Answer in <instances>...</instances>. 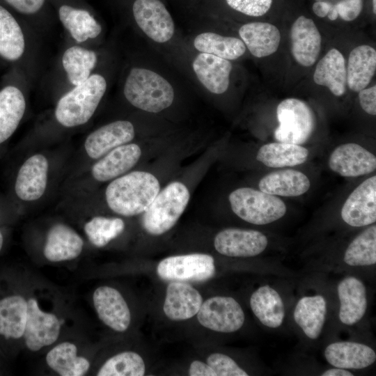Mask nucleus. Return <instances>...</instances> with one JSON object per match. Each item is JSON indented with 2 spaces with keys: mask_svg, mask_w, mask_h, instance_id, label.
I'll use <instances>...</instances> for the list:
<instances>
[{
  "mask_svg": "<svg viewBox=\"0 0 376 376\" xmlns=\"http://www.w3.org/2000/svg\"><path fill=\"white\" fill-rule=\"evenodd\" d=\"M107 87L104 75L95 71L85 81L60 96L54 113L56 122L66 128L88 123L99 107Z\"/></svg>",
  "mask_w": 376,
  "mask_h": 376,
  "instance_id": "nucleus-1",
  "label": "nucleus"
},
{
  "mask_svg": "<svg viewBox=\"0 0 376 376\" xmlns=\"http://www.w3.org/2000/svg\"><path fill=\"white\" fill-rule=\"evenodd\" d=\"M159 189L155 175L146 171H133L115 178L108 185L106 201L116 214L132 217L143 212Z\"/></svg>",
  "mask_w": 376,
  "mask_h": 376,
  "instance_id": "nucleus-2",
  "label": "nucleus"
},
{
  "mask_svg": "<svg viewBox=\"0 0 376 376\" xmlns=\"http://www.w3.org/2000/svg\"><path fill=\"white\" fill-rule=\"evenodd\" d=\"M123 95L133 107L158 113L169 107L174 100L172 85L159 74L151 70L133 67L124 84Z\"/></svg>",
  "mask_w": 376,
  "mask_h": 376,
  "instance_id": "nucleus-3",
  "label": "nucleus"
},
{
  "mask_svg": "<svg viewBox=\"0 0 376 376\" xmlns=\"http://www.w3.org/2000/svg\"><path fill=\"white\" fill-rule=\"evenodd\" d=\"M38 33L26 30L15 17L0 5V56L9 62L24 61L33 80L38 71Z\"/></svg>",
  "mask_w": 376,
  "mask_h": 376,
  "instance_id": "nucleus-4",
  "label": "nucleus"
},
{
  "mask_svg": "<svg viewBox=\"0 0 376 376\" xmlns=\"http://www.w3.org/2000/svg\"><path fill=\"white\" fill-rule=\"evenodd\" d=\"M190 198L187 187L180 182H173L157 194L143 212L141 224L150 235H160L177 223Z\"/></svg>",
  "mask_w": 376,
  "mask_h": 376,
  "instance_id": "nucleus-5",
  "label": "nucleus"
},
{
  "mask_svg": "<svg viewBox=\"0 0 376 376\" xmlns=\"http://www.w3.org/2000/svg\"><path fill=\"white\" fill-rule=\"evenodd\" d=\"M98 62L95 49L68 39L56 61L51 88H61L63 93L83 83L95 72Z\"/></svg>",
  "mask_w": 376,
  "mask_h": 376,
  "instance_id": "nucleus-6",
  "label": "nucleus"
},
{
  "mask_svg": "<svg viewBox=\"0 0 376 376\" xmlns=\"http://www.w3.org/2000/svg\"><path fill=\"white\" fill-rule=\"evenodd\" d=\"M228 199L231 209L237 216L256 225L272 223L286 212L285 204L281 199L250 187L234 190Z\"/></svg>",
  "mask_w": 376,
  "mask_h": 376,
  "instance_id": "nucleus-7",
  "label": "nucleus"
},
{
  "mask_svg": "<svg viewBox=\"0 0 376 376\" xmlns=\"http://www.w3.org/2000/svg\"><path fill=\"white\" fill-rule=\"evenodd\" d=\"M279 125L274 138L279 142L301 145L311 136L315 116L309 106L301 100L287 98L276 109Z\"/></svg>",
  "mask_w": 376,
  "mask_h": 376,
  "instance_id": "nucleus-8",
  "label": "nucleus"
},
{
  "mask_svg": "<svg viewBox=\"0 0 376 376\" xmlns=\"http://www.w3.org/2000/svg\"><path fill=\"white\" fill-rule=\"evenodd\" d=\"M158 276L165 281L203 282L216 272L214 260L205 253H190L169 256L158 263Z\"/></svg>",
  "mask_w": 376,
  "mask_h": 376,
  "instance_id": "nucleus-9",
  "label": "nucleus"
},
{
  "mask_svg": "<svg viewBox=\"0 0 376 376\" xmlns=\"http://www.w3.org/2000/svg\"><path fill=\"white\" fill-rule=\"evenodd\" d=\"M196 318L203 327L226 334L238 331L245 321L241 305L234 298L226 296H214L203 301Z\"/></svg>",
  "mask_w": 376,
  "mask_h": 376,
  "instance_id": "nucleus-10",
  "label": "nucleus"
},
{
  "mask_svg": "<svg viewBox=\"0 0 376 376\" xmlns=\"http://www.w3.org/2000/svg\"><path fill=\"white\" fill-rule=\"evenodd\" d=\"M132 14L139 28L153 41L164 43L172 38L175 24L161 1L135 0Z\"/></svg>",
  "mask_w": 376,
  "mask_h": 376,
  "instance_id": "nucleus-11",
  "label": "nucleus"
},
{
  "mask_svg": "<svg viewBox=\"0 0 376 376\" xmlns=\"http://www.w3.org/2000/svg\"><path fill=\"white\" fill-rule=\"evenodd\" d=\"M267 244V237L263 233L234 228L220 231L214 240V246L218 253L235 258L256 256L264 251Z\"/></svg>",
  "mask_w": 376,
  "mask_h": 376,
  "instance_id": "nucleus-12",
  "label": "nucleus"
},
{
  "mask_svg": "<svg viewBox=\"0 0 376 376\" xmlns=\"http://www.w3.org/2000/svg\"><path fill=\"white\" fill-rule=\"evenodd\" d=\"M343 220L353 227L370 225L376 221V176L365 180L349 195L340 212Z\"/></svg>",
  "mask_w": 376,
  "mask_h": 376,
  "instance_id": "nucleus-13",
  "label": "nucleus"
},
{
  "mask_svg": "<svg viewBox=\"0 0 376 376\" xmlns=\"http://www.w3.org/2000/svg\"><path fill=\"white\" fill-rule=\"evenodd\" d=\"M27 302L28 311L23 336L30 350L38 351L57 340L61 324L54 314L42 311L35 299L31 298Z\"/></svg>",
  "mask_w": 376,
  "mask_h": 376,
  "instance_id": "nucleus-14",
  "label": "nucleus"
},
{
  "mask_svg": "<svg viewBox=\"0 0 376 376\" xmlns=\"http://www.w3.org/2000/svg\"><path fill=\"white\" fill-rule=\"evenodd\" d=\"M58 19L73 42L89 46L100 37L102 26L86 8L63 3L57 8Z\"/></svg>",
  "mask_w": 376,
  "mask_h": 376,
  "instance_id": "nucleus-15",
  "label": "nucleus"
},
{
  "mask_svg": "<svg viewBox=\"0 0 376 376\" xmlns=\"http://www.w3.org/2000/svg\"><path fill=\"white\" fill-rule=\"evenodd\" d=\"M329 167L343 177L367 175L376 169V157L367 149L354 143L336 147L328 160Z\"/></svg>",
  "mask_w": 376,
  "mask_h": 376,
  "instance_id": "nucleus-16",
  "label": "nucleus"
},
{
  "mask_svg": "<svg viewBox=\"0 0 376 376\" xmlns=\"http://www.w3.org/2000/svg\"><path fill=\"white\" fill-rule=\"evenodd\" d=\"M134 135V127L131 122L115 120L90 133L84 141L85 150L89 157L97 159L113 148L128 143Z\"/></svg>",
  "mask_w": 376,
  "mask_h": 376,
  "instance_id": "nucleus-17",
  "label": "nucleus"
},
{
  "mask_svg": "<svg viewBox=\"0 0 376 376\" xmlns=\"http://www.w3.org/2000/svg\"><path fill=\"white\" fill-rule=\"evenodd\" d=\"M93 301L100 320L105 325L118 332L128 329L130 311L118 290L110 286H100L95 290Z\"/></svg>",
  "mask_w": 376,
  "mask_h": 376,
  "instance_id": "nucleus-18",
  "label": "nucleus"
},
{
  "mask_svg": "<svg viewBox=\"0 0 376 376\" xmlns=\"http://www.w3.org/2000/svg\"><path fill=\"white\" fill-rule=\"evenodd\" d=\"M290 36L295 60L304 67L313 65L319 56L322 45V37L314 22L299 16L292 25Z\"/></svg>",
  "mask_w": 376,
  "mask_h": 376,
  "instance_id": "nucleus-19",
  "label": "nucleus"
},
{
  "mask_svg": "<svg viewBox=\"0 0 376 376\" xmlns=\"http://www.w3.org/2000/svg\"><path fill=\"white\" fill-rule=\"evenodd\" d=\"M203 301L201 293L187 282L171 281L166 287L163 311L173 321L196 315Z\"/></svg>",
  "mask_w": 376,
  "mask_h": 376,
  "instance_id": "nucleus-20",
  "label": "nucleus"
},
{
  "mask_svg": "<svg viewBox=\"0 0 376 376\" xmlns=\"http://www.w3.org/2000/svg\"><path fill=\"white\" fill-rule=\"evenodd\" d=\"M48 168V161L41 154H35L23 163L15 185V193L21 200L33 201L43 195L47 184Z\"/></svg>",
  "mask_w": 376,
  "mask_h": 376,
  "instance_id": "nucleus-21",
  "label": "nucleus"
},
{
  "mask_svg": "<svg viewBox=\"0 0 376 376\" xmlns=\"http://www.w3.org/2000/svg\"><path fill=\"white\" fill-rule=\"evenodd\" d=\"M141 155L136 143H125L110 150L94 164L91 173L95 180L106 182L115 179L130 170Z\"/></svg>",
  "mask_w": 376,
  "mask_h": 376,
  "instance_id": "nucleus-22",
  "label": "nucleus"
},
{
  "mask_svg": "<svg viewBox=\"0 0 376 376\" xmlns=\"http://www.w3.org/2000/svg\"><path fill=\"white\" fill-rule=\"evenodd\" d=\"M337 292L340 322L346 325H353L359 322L368 306L366 288L363 283L354 276L345 277L339 282Z\"/></svg>",
  "mask_w": 376,
  "mask_h": 376,
  "instance_id": "nucleus-23",
  "label": "nucleus"
},
{
  "mask_svg": "<svg viewBox=\"0 0 376 376\" xmlns=\"http://www.w3.org/2000/svg\"><path fill=\"white\" fill-rule=\"evenodd\" d=\"M192 68L201 84L214 94H222L228 88L231 63L213 54L201 53L192 63Z\"/></svg>",
  "mask_w": 376,
  "mask_h": 376,
  "instance_id": "nucleus-24",
  "label": "nucleus"
},
{
  "mask_svg": "<svg viewBox=\"0 0 376 376\" xmlns=\"http://www.w3.org/2000/svg\"><path fill=\"white\" fill-rule=\"evenodd\" d=\"M327 361L334 367L362 369L376 360L375 352L368 345L352 341H338L327 346L324 352Z\"/></svg>",
  "mask_w": 376,
  "mask_h": 376,
  "instance_id": "nucleus-25",
  "label": "nucleus"
},
{
  "mask_svg": "<svg viewBox=\"0 0 376 376\" xmlns=\"http://www.w3.org/2000/svg\"><path fill=\"white\" fill-rule=\"evenodd\" d=\"M84 241L70 226L56 224L49 230L44 255L51 262L70 260L80 255Z\"/></svg>",
  "mask_w": 376,
  "mask_h": 376,
  "instance_id": "nucleus-26",
  "label": "nucleus"
},
{
  "mask_svg": "<svg viewBox=\"0 0 376 376\" xmlns=\"http://www.w3.org/2000/svg\"><path fill=\"white\" fill-rule=\"evenodd\" d=\"M26 108L25 93L19 86L7 85L0 90V143L15 132Z\"/></svg>",
  "mask_w": 376,
  "mask_h": 376,
  "instance_id": "nucleus-27",
  "label": "nucleus"
},
{
  "mask_svg": "<svg viewBox=\"0 0 376 376\" xmlns=\"http://www.w3.org/2000/svg\"><path fill=\"white\" fill-rule=\"evenodd\" d=\"M239 35L251 54L257 58L268 56L279 48L281 33L276 26L267 23L256 22L242 25Z\"/></svg>",
  "mask_w": 376,
  "mask_h": 376,
  "instance_id": "nucleus-28",
  "label": "nucleus"
},
{
  "mask_svg": "<svg viewBox=\"0 0 376 376\" xmlns=\"http://www.w3.org/2000/svg\"><path fill=\"white\" fill-rule=\"evenodd\" d=\"M314 82L327 87L336 96L346 91L347 70L344 56L337 49H331L318 63L313 74Z\"/></svg>",
  "mask_w": 376,
  "mask_h": 376,
  "instance_id": "nucleus-29",
  "label": "nucleus"
},
{
  "mask_svg": "<svg viewBox=\"0 0 376 376\" xmlns=\"http://www.w3.org/2000/svg\"><path fill=\"white\" fill-rule=\"evenodd\" d=\"M310 187L308 178L302 172L293 169L269 173L263 177L258 184L260 190L263 192L287 197L302 195Z\"/></svg>",
  "mask_w": 376,
  "mask_h": 376,
  "instance_id": "nucleus-30",
  "label": "nucleus"
},
{
  "mask_svg": "<svg viewBox=\"0 0 376 376\" xmlns=\"http://www.w3.org/2000/svg\"><path fill=\"white\" fill-rule=\"evenodd\" d=\"M249 302L253 314L263 325L278 328L282 324L284 304L275 289L268 285L259 287L251 294Z\"/></svg>",
  "mask_w": 376,
  "mask_h": 376,
  "instance_id": "nucleus-31",
  "label": "nucleus"
},
{
  "mask_svg": "<svg viewBox=\"0 0 376 376\" xmlns=\"http://www.w3.org/2000/svg\"><path fill=\"white\" fill-rule=\"evenodd\" d=\"M347 85L350 90L359 92L366 88L376 70V51L369 45L354 48L348 57Z\"/></svg>",
  "mask_w": 376,
  "mask_h": 376,
  "instance_id": "nucleus-32",
  "label": "nucleus"
},
{
  "mask_svg": "<svg viewBox=\"0 0 376 376\" xmlns=\"http://www.w3.org/2000/svg\"><path fill=\"white\" fill-rule=\"evenodd\" d=\"M327 309L326 300L322 295L303 297L296 304L294 320L308 338L317 339L324 324Z\"/></svg>",
  "mask_w": 376,
  "mask_h": 376,
  "instance_id": "nucleus-33",
  "label": "nucleus"
},
{
  "mask_svg": "<svg viewBox=\"0 0 376 376\" xmlns=\"http://www.w3.org/2000/svg\"><path fill=\"white\" fill-rule=\"evenodd\" d=\"M308 156V150L301 145L278 141L262 146L256 159L268 167L281 168L302 164Z\"/></svg>",
  "mask_w": 376,
  "mask_h": 376,
  "instance_id": "nucleus-34",
  "label": "nucleus"
},
{
  "mask_svg": "<svg viewBox=\"0 0 376 376\" xmlns=\"http://www.w3.org/2000/svg\"><path fill=\"white\" fill-rule=\"evenodd\" d=\"M28 302L22 296L13 295L0 299V335L17 339L23 336Z\"/></svg>",
  "mask_w": 376,
  "mask_h": 376,
  "instance_id": "nucleus-35",
  "label": "nucleus"
},
{
  "mask_svg": "<svg viewBox=\"0 0 376 376\" xmlns=\"http://www.w3.org/2000/svg\"><path fill=\"white\" fill-rule=\"evenodd\" d=\"M47 365L61 376L84 375L90 368L89 361L77 355L73 343H61L52 349L46 356Z\"/></svg>",
  "mask_w": 376,
  "mask_h": 376,
  "instance_id": "nucleus-36",
  "label": "nucleus"
},
{
  "mask_svg": "<svg viewBox=\"0 0 376 376\" xmlns=\"http://www.w3.org/2000/svg\"><path fill=\"white\" fill-rule=\"evenodd\" d=\"M194 46L202 53L213 54L228 61L241 57L246 49L241 39L213 32H203L196 36Z\"/></svg>",
  "mask_w": 376,
  "mask_h": 376,
  "instance_id": "nucleus-37",
  "label": "nucleus"
},
{
  "mask_svg": "<svg viewBox=\"0 0 376 376\" xmlns=\"http://www.w3.org/2000/svg\"><path fill=\"white\" fill-rule=\"evenodd\" d=\"M344 262L349 266H370L376 263V226L359 234L345 250Z\"/></svg>",
  "mask_w": 376,
  "mask_h": 376,
  "instance_id": "nucleus-38",
  "label": "nucleus"
},
{
  "mask_svg": "<svg viewBox=\"0 0 376 376\" xmlns=\"http://www.w3.org/2000/svg\"><path fill=\"white\" fill-rule=\"evenodd\" d=\"M146 373L145 362L138 353L120 352L109 358L97 372L98 376H142Z\"/></svg>",
  "mask_w": 376,
  "mask_h": 376,
  "instance_id": "nucleus-39",
  "label": "nucleus"
},
{
  "mask_svg": "<svg viewBox=\"0 0 376 376\" xmlns=\"http://www.w3.org/2000/svg\"><path fill=\"white\" fill-rule=\"evenodd\" d=\"M125 229L120 218L95 217L84 225V231L89 241L96 247H103L117 237Z\"/></svg>",
  "mask_w": 376,
  "mask_h": 376,
  "instance_id": "nucleus-40",
  "label": "nucleus"
},
{
  "mask_svg": "<svg viewBox=\"0 0 376 376\" xmlns=\"http://www.w3.org/2000/svg\"><path fill=\"white\" fill-rule=\"evenodd\" d=\"M206 363L214 370L216 376H247L231 357L222 353H212L208 356Z\"/></svg>",
  "mask_w": 376,
  "mask_h": 376,
  "instance_id": "nucleus-41",
  "label": "nucleus"
},
{
  "mask_svg": "<svg viewBox=\"0 0 376 376\" xmlns=\"http://www.w3.org/2000/svg\"><path fill=\"white\" fill-rule=\"evenodd\" d=\"M233 9L252 17H260L268 12L272 0H226Z\"/></svg>",
  "mask_w": 376,
  "mask_h": 376,
  "instance_id": "nucleus-42",
  "label": "nucleus"
},
{
  "mask_svg": "<svg viewBox=\"0 0 376 376\" xmlns=\"http://www.w3.org/2000/svg\"><path fill=\"white\" fill-rule=\"evenodd\" d=\"M19 13L31 18L38 16L43 10L46 0H4Z\"/></svg>",
  "mask_w": 376,
  "mask_h": 376,
  "instance_id": "nucleus-43",
  "label": "nucleus"
},
{
  "mask_svg": "<svg viewBox=\"0 0 376 376\" xmlns=\"http://www.w3.org/2000/svg\"><path fill=\"white\" fill-rule=\"evenodd\" d=\"M338 15L345 21L355 19L363 8L362 0H343L334 6Z\"/></svg>",
  "mask_w": 376,
  "mask_h": 376,
  "instance_id": "nucleus-44",
  "label": "nucleus"
},
{
  "mask_svg": "<svg viewBox=\"0 0 376 376\" xmlns=\"http://www.w3.org/2000/svg\"><path fill=\"white\" fill-rule=\"evenodd\" d=\"M359 103L363 110L367 113L376 114V86L365 88L359 92Z\"/></svg>",
  "mask_w": 376,
  "mask_h": 376,
  "instance_id": "nucleus-45",
  "label": "nucleus"
},
{
  "mask_svg": "<svg viewBox=\"0 0 376 376\" xmlns=\"http://www.w3.org/2000/svg\"><path fill=\"white\" fill-rule=\"evenodd\" d=\"M188 373L190 376H216L214 370L207 363L199 360L191 363Z\"/></svg>",
  "mask_w": 376,
  "mask_h": 376,
  "instance_id": "nucleus-46",
  "label": "nucleus"
},
{
  "mask_svg": "<svg viewBox=\"0 0 376 376\" xmlns=\"http://www.w3.org/2000/svg\"><path fill=\"white\" fill-rule=\"evenodd\" d=\"M331 6V5L329 3L317 1L313 5V11L317 16L320 17H324L327 16Z\"/></svg>",
  "mask_w": 376,
  "mask_h": 376,
  "instance_id": "nucleus-47",
  "label": "nucleus"
},
{
  "mask_svg": "<svg viewBox=\"0 0 376 376\" xmlns=\"http://www.w3.org/2000/svg\"><path fill=\"white\" fill-rule=\"evenodd\" d=\"M322 376H352L351 372L345 368H334L328 369L321 374Z\"/></svg>",
  "mask_w": 376,
  "mask_h": 376,
  "instance_id": "nucleus-48",
  "label": "nucleus"
},
{
  "mask_svg": "<svg viewBox=\"0 0 376 376\" xmlns=\"http://www.w3.org/2000/svg\"><path fill=\"white\" fill-rule=\"evenodd\" d=\"M327 16L330 20H335L337 19L338 14L335 6H331L329 10V13L327 14Z\"/></svg>",
  "mask_w": 376,
  "mask_h": 376,
  "instance_id": "nucleus-49",
  "label": "nucleus"
},
{
  "mask_svg": "<svg viewBox=\"0 0 376 376\" xmlns=\"http://www.w3.org/2000/svg\"><path fill=\"white\" fill-rule=\"evenodd\" d=\"M373 1V13H376V0H372Z\"/></svg>",
  "mask_w": 376,
  "mask_h": 376,
  "instance_id": "nucleus-50",
  "label": "nucleus"
},
{
  "mask_svg": "<svg viewBox=\"0 0 376 376\" xmlns=\"http://www.w3.org/2000/svg\"><path fill=\"white\" fill-rule=\"evenodd\" d=\"M3 235H2V234H1V233L0 231V251H1V249L2 248V246H3Z\"/></svg>",
  "mask_w": 376,
  "mask_h": 376,
  "instance_id": "nucleus-51",
  "label": "nucleus"
}]
</instances>
